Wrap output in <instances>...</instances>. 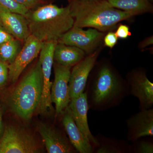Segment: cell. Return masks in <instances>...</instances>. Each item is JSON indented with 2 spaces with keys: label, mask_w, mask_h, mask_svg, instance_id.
I'll use <instances>...</instances> for the list:
<instances>
[{
  "label": "cell",
  "mask_w": 153,
  "mask_h": 153,
  "mask_svg": "<svg viewBox=\"0 0 153 153\" xmlns=\"http://www.w3.org/2000/svg\"><path fill=\"white\" fill-rule=\"evenodd\" d=\"M85 90L89 109L96 111L117 106L129 94L126 81L107 63L100 66L94 75L88 77Z\"/></svg>",
  "instance_id": "cell-1"
},
{
  "label": "cell",
  "mask_w": 153,
  "mask_h": 153,
  "mask_svg": "<svg viewBox=\"0 0 153 153\" xmlns=\"http://www.w3.org/2000/svg\"><path fill=\"white\" fill-rule=\"evenodd\" d=\"M73 27L94 28L102 32L135 15L113 7L107 0H68Z\"/></svg>",
  "instance_id": "cell-2"
},
{
  "label": "cell",
  "mask_w": 153,
  "mask_h": 153,
  "mask_svg": "<svg viewBox=\"0 0 153 153\" xmlns=\"http://www.w3.org/2000/svg\"><path fill=\"white\" fill-rule=\"evenodd\" d=\"M30 35L41 42L57 41L74 26L69 5L59 7L45 4L25 16Z\"/></svg>",
  "instance_id": "cell-3"
},
{
  "label": "cell",
  "mask_w": 153,
  "mask_h": 153,
  "mask_svg": "<svg viewBox=\"0 0 153 153\" xmlns=\"http://www.w3.org/2000/svg\"><path fill=\"white\" fill-rule=\"evenodd\" d=\"M43 82L39 60L23 77L9 98L12 111L25 120L32 117L41 102Z\"/></svg>",
  "instance_id": "cell-4"
},
{
  "label": "cell",
  "mask_w": 153,
  "mask_h": 153,
  "mask_svg": "<svg viewBox=\"0 0 153 153\" xmlns=\"http://www.w3.org/2000/svg\"><path fill=\"white\" fill-rule=\"evenodd\" d=\"M40 151L32 135L14 126L4 128L0 138V153H36Z\"/></svg>",
  "instance_id": "cell-5"
},
{
  "label": "cell",
  "mask_w": 153,
  "mask_h": 153,
  "mask_svg": "<svg viewBox=\"0 0 153 153\" xmlns=\"http://www.w3.org/2000/svg\"><path fill=\"white\" fill-rule=\"evenodd\" d=\"M57 41H47L43 43L39 53V61L41 64L43 76V92L38 108L42 114H46L49 111H52V102L51 100V89L52 67L54 64V54Z\"/></svg>",
  "instance_id": "cell-6"
},
{
  "label": "cell",
  "mask_w": 153,
  "mask_h": 153,
  "mask_svg": "<svg viewBox=\"0 0 153 153\" xmlns=\"http://www.w3.org/2000/svg\"><path fill=\"white\" fill-rule=\"evenodd\" d=\"M55 79L51 89V100L55 104V114L62 115L71 101L68 82L71 67L54 63Z\"/></svg>",
  "instance_id": "cell-7"
},
{
  "label": "cell",
  "mask_w": 153,
  "mask_h": 153,
  "mask_svg": "<svg viewBox=\"0 0 153 153\" xmlns=\"http://www.w3.org/2000/svg\"><path fill=\"white\" fill-rule=\"evenodd\" d=\"M103 36V32L94 28L85 30L73 27L57 41L58 43L77 47L88 55L95 51Z\"/></svg>",
  "instance_id": "cell-8"
},
{
  "label": "cell",
  "mask_w": 153,
  "mask_h": 153,
  "mask_svg": "<svg viewBox=\"0 0 153 153\" xmlns=\"http://www.w3.org/2000/svg\"><path fill=\"white\" fill-rule=\"evenodd\" d=\"M43 43L30 35L14 61L8 65L9 79L13 83L27 66L39 55Z\"/></svg>",
  "instance_id": "cell-9"
},
{
  "label": "cell",
  "mask_w": 153,
  "mask_h": 153,
  "mask_svg": "<svg viewBox=\"0 0 153 153\" xmlns=\"http://www.w3.org/2000/svg\"><path fill=\"white\" fill-rule=\"evenodd\" d=\"M129 94L139 101L140 110L152 108L153 105V83L144 71H135L127 76Z\"/></svg>",
  "instance_id": "cell-10"
},
{
  "label": "cell",
  "mask_w": 153,
  "mask_h": 153,
  "mask_svg": "<svg viewBox=\"0 0 153 153\" xmlns=\"http://www.w3.org/2000/svg\"><path fill=\"white\" fill-rule=\"evenodd\" d=\"M98 55V51H94L74 66L68 82L71 99L85 91L88 76L95 66Z\"/></svg>",
  "instance_id": "cell-11"
},
{
  "label": "cell",
  "mask_w": 153,
  "mask_h": 153,
  "mask_svg": "<svg viewBox=\"0 0 153 153\" xmlns=\"http://www.w3.org/2000/svg\"><path fill=\"white\" fill-rule=\"evenodd\" d=\"M127 138L134 142L140 138L153 136V109L140 110L126 120Z\"/></svg>",
  "instance_id": "cell-12"
},
{
  "label": "cell",
  "mask_w": 153,
  "mask_h": 153,
  "mask_svg": "<svg viewBox=\"0 0 153 153\" xmlns=\"http://www.w3.org/2000/svg\"><path fill=\"white\" fill-rule=\"evenodd\" d=\"M38 128L47 152L71 153L77 152L60 131L43 123L39 125Z\"/></svg>",
  "instance_id": "cell-13"
},
{
  "label": "cell",
  "mask_w": 153,
  "mask_h": 153,
  "mask_svg": "<svg viewBox=\"0 0 153 153\" xmlns=\"http://www.w3.org/2000/svg\"><path fill=\"white\" fill-rule=\"evenodd\" d=\"M69 107L76 126L89 140L94 150V149L98 146V142L95 137L91 134L88 126L87 114L89 107L85 92L76 97L71 98Z\"/></svg>",
  "instance_id": "cell-14"
},
{
  "label": "cell",
  "mask_w": 153,
  "mask_h": 153,
  "mask_svg": "<svg viewBox=\"0 0 153 153\" xmlns=\"http://www.w3.org/2000/svg\"><path fill=\"white\" fill-rule=\"evenodd\" d=\"M62 123L71 145L80 153L94 152V149L89 140L76 126L70 107L66 108L63 113Z\"/></svg>",
  "instance_id": "cell-15"
},
{
  "label": "cell",
  "mask_w": 153,
  "mask_h": 153,
  "mask_svg": "<svg viewBox=\"0 0 153 153\" xmlns=\"http://www.w3.org/2000/svg\"><path fill=\"white\" fill-rule=\"evenodd\" d=\"M0 25L14 38L25 42L30 35L26 17L0 8Z\"/></svg>",
  "instance_id": "cell-16"
},
{
  "label": "cell",
  "mask_w": 153,
  "mask_h": 153,
  "mask_svg": "<svg viewBox=\"0 0 153 153\" xmlns=\"http://www.w3.org/2000/svg\"><path fill=\"white\" fill-rule=\"evenodd\" d=\"M85 54L77 47L57 43L54 51V60L55 63L71 68L81 61Z\"/></svg>",
  "instance_id": "cell-17"
},
{
  "label": "cell",
  "mask_w": 153,
  "mask_h": 153,
  "mask_svg": "<svg viewBox=\"0 0 153 153\" xmlns=\"http://www.w3.org/2000/svg\"><path fill=\"white\" fill-rule=\"evenodd\" d=\"M98 146L94 149L97 153H130V145L127 141L107 137L101 134L95 137Z\"/></svg>",
  "instance_id": "cell-18"
},
{
  "label": "cell",
  "mask_w": 153,
  "mask_h": 153,
  "mask_svg": "<svg viewBox=\"0 0 153 153\" xmlns=\"http://www.w3.org/2000/svg\"><path fill=\"white\" fill-rule=\"evenodd\" d=\"M113 7L134 15L152 11V6L148 0H107Z\"/></svg>",
  "instance_id": "cell-19"
},
{
  "label": "cell",
  "mask_w": 153,
  "mask_h": 153,
  "mask_svg": "<svg viewBox=\"0 0 153 153\" xmlns=\"http://www.w3.org/2000/svg\"><path fill=\"white\" fill-rule=\"evenodd\" d=\"M22 42L14 38L0 45V60L8 65L12 63L22 49Z\"/></svg>",
  "instance_id": "cell-20"
},
{
  "label": "cell",
  "mask_w": 153,
  "mask_h": 153,
  "mask_svg": "<svg viewBox=\"0 0 153 153\" xmlns=\"http://www.w3.org/2000/svg\"><path fill=\"white\" fill-rule=\"evenodd\" d=\"M130 145V153H153V143L152 141L149 140H141L140 138L132 142Z\"/></svg>",
  "instance_id": "cell-21"
},
{
  "label": "cell",
  "mask_w": 153,
  "mask_h": 153,
  "mask_svg": "<svg viewBox=\"0 0 153 153\" xmlns=\"http://www.w3.org/2000/svg\"><path fill=\"white\" fill-rule=\"evenodd\" d=\"M0 8L25 16L29 11L27 9L16 2L14 0H0Z\"/></svg>",
  "instance_id": "cell-22"
},
{
  "label": "cell",
  "mask_w": 153,
  "mask_h": 153,
  "mask_svg": "<svg viewBox=\"0 0 153 153\" xmlns=\"http://www.w3.org/2000/svg\"><path fill=\"white\" fill-rule=\"evenodd\" d=\"M27 9L29 11L35 10L43 5L46 4L45 0H14Z\"/></svg>",
  "instance_id": "cell-23"
},
{
  "label": "cell",
  "mask_w": 153,
  "mask_h": 153,
  "mask_svg": "<svg viewBox=\"0 0 153 153\" xmlns=\"http://www.w3.org/2000/svg\"><path fill=\"white\" fill-rule=\"evenodd\" d=\"M8 79V65L0 60V87L4 86Z\"/></svg>",
  "instance_id": "cell-24"
},
{
  "label": "cell",
  "mask_w": 153,
  "mask_h": 153,
  "mask_svg": "<svg viewBox=\"0 0 153 153\" xmlns=\"http://www.w3.org/2000/svg\"><path fill=\"white\" fill-rule=\"evenodd\" d=\"M117 36L113 32H109L105 37L104 44L106 47L112 49L115 46L118 41Z\"/></svg>",
  "instance_id": "cell-25"
},
{
  "label": "cell",
  "mask_w": 153,
  "mask_h": 153,
  "mask_svg": "<svg viewBox=\"0 0 153 153\" xmlns=\"http://www.w3.org/2000/svg\"><path fill=\"white\" fill-rule=\"evenodd\" d=\"M115 33L118 38L122 39H126L128 36L131 35L128 27L123 25H120Z\"/></svg>",
  "instance_id": "cell-26"
},
{
  "label": "cell",
  "mask_w": 153,
  "mask_h": 153,
  "mask_svg": "<svg viewBox=\"0 0 153 153\" xmlns=\"http://www.w3.org/2000/svg\"><path fill=\"white\" fill-rule=\"evenodd\" d=\"M15 38L0 25V45Z\"/></svg>",
  "instance_id": "cell-27"
},
{
  "label": "cell",
  "mask_w": 153,
  "mask_h": 153,
  "mask_svg": "<svg viewBox=\"0 0 153 153\" xmlns=\"http://www.w3.org/2000/svg\"><path fill=\"white\" fill-rule=\"evenodd\" d=\"M4 113V108L2 105L0 104V138L2 135L4 127L3 121V115Z\"/></svg>",
  "instance_id": "cell-28"
},
{
  "label": "cell",
  "mask_w": 153,
  "mask_h": 153,
  "mask_svg": "<svg viewBox=\"0 0 153 153\" xmlns=\"http://www.w3.org/2000/svg\"><path fill=\"white\" fill-rule=\"evenodd\" d=\"M152 44H153V37L151 36L144 40L140 45L141 48H144Z\"/></svg>",
  "instance_id": "cell-29"
}]
</instances>
